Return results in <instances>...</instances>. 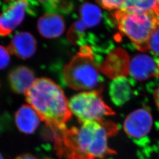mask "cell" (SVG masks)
<instances>
[{
    "label": "cell",
    "mask_w": 159,
    "mask_h": 159,
    "mask_svg": "<svg viewBox=\"0 0 159 159\" xmlns=\"http://www.w3.org/2000/svg\"><path fill=\"white\" fill-rule=\"evenodd\" d=\"M119 131L117 125L104 121H89L79 128L73 127L52 133L58 156L67 159H102L116 154L109 148L108 139Z\"/></svg>",
    "instance_id": "cell-1"
},
{
    "label": "cell",
    "mask_w": 159,
    "mask_h": 159,
    "mask_svg": "<svg viewBox=\"0 0 159 159\" xmlns=\"http://www.w3.org/2000/svg\"><path fill=\"white\" fill-rule=\"evenodd\" d=\"M27 102L52 130L66 129L71 117L68 102L63 90L51 80L40 78L25 94Z\"/></svg>",
    "instance_id": "cell-2"
},
{
    "label": "cell",
    "mask_w": 159,
    "mask_h": 159,
    "mask_svg": "<svg viewBox=\"0 0 159 159\" xmlns=\"http://www.w3.org/2000/svg\"><path fill=\"white\" fill-rule=\"evenodd\" d=\"M120 31L127 36L140 51L148 50V41L159 27V17L153 13L137 14L121 10L115 12Z\"/></svg>",
    "instance_id": "cell-3"
},
{
    "label": "cell",
    "mask_w": 159,
    "mask_h": 159,
    "mask_svg": "<svg viewBox=\"0 0 159 159\" xmlns=\"http://www.w3.org/2000/svg\"><path fill=\"white\" fill-rule=\"evenodd\" d=\"M66 84L76 90H93L100 82L98 68L89 47H83L67 64L63 70Z\"/></svg>",
    "instance_id": "cell-4"
},
{
    "label": "cell",
    "mask_w": 159,
    "mask_h": 159,
    "mask_svg": "<svg viewBox=\"0 0 159 159\" xmlns=\"http://www.w3.org/2000/svg\"><path fill=\"white\" fill-rule=\"evenodd\" d=\"M102 90L82 92L71 98L69 108L80 122L101 121L108 116L114 114L113 110L103 101Z\"/></svg>",
    "instance_id": "cell-5"
},
{
    "label": "cell",
    "mask_w": 159,
    "mask_h": 159,
    "mask_svg": "<svg viewBox=\"0 0 159 159\" xmlns=\"http://www.w3.org/2000/svg\"><path fill=\"white\" fill-rule=\"evenodd\" d=\"M152 124L153 119L150 112L146 108H139L127 117L124 129L126 134L138 144L147 137Z\"/></svg>",
    "instance_id": "cell-6"
},
{
    "label": "cell",
    "mask_w": 159,
    "mask_h": 159,
    "mask_svg": "<svg viewBox=\"0 0 159 159\" xmlns=\"http://www.w3.org/2000/svg\"><path fill=\"white\" fill-rule=\"evenodd\" d=\"M30 2L16 1L8 2V4L0 14V35L6 36L23 22L26 12L30 9Z\"/></svg>",
    "instance_id": "cell-7"
},
{
    "label": "cell",
    "mask_w": 159,
    "mask_h": 159,
    "mask_svg": "<svg viewBox=\"0 0 159 159\" xmlns=\"http://www.w3.org/2000/svg\"><path fill=\"white\" fill-rule=\"evenodd\" d=\"M129 73L133 79L138 81L159 76L157 63L145 54H139L132 58L129 64Z\"/></svg>",
    "instance_id": "cell-8"
},
{
    "label": "cell",
    "mask_w": 159,
    "mask_h": 159,
    "mask_svg": "<svg viewBox=\"0 0 159 159\" xmlns=\"http://www.w3.org/2000/svg\"><path fill=\"white\" fill-rule=\"evenodd\" d=\"M129 58L125 51L117 48L108 56L102 66V71L113 79L125 77L129 72Z\"/></svg>",
    "instance_id": "cell-9"
},
{
    "label": "cell",
    "mask_w": 159,
    "mask_h": 159,
    "mask_svg": "<svg viewBox=\"0 0 159 159\" xmlns=\"http://www.w3.org/2000/svg\"><path fill=\"white\" fill-rule=\"evenodd\" d=\"M36 48L37 42L33 35L28 32H20L14 36L8 50L17 57L27 59L34 55Z\"/></svg>",
    "instance_id": "cell-10"
},
{
    "label": "cell",
    "mask_w": 159,
    "mask_h": 159,
    "mask_svg": "<svg viewBox=\"0 0 159 159\" xmlns=\"http://www.w3.org/2000/svg\"><path fill=\"white\" fill-rule=\"evenodd\" d=\"M37 28L43 37L54 39L64 33L65 23L60 16L50 12L40 17L37 23Z\"/></svg>",
    "instance_id": "cell-11"
},
{
    "label": "cell",
    "mask_w": 159,
    "mask_h": 159,
    "mask_svg": "<svg viewBox=\"0 0 159 159\" xmlns=\"http://www.w3.org/2000/svg\"><path fill=\"white\" fill-rule=\"evenodd\" d=\"M34 73L25 66L14 68L8 75V81L13 91L19 94H26L35 81Z\"/></svg>",
    "instance_id": "cell-12"
},
{
    "label": "cell",
    "mask_w": 159,
    "mask_h": 159,
    "mask_svg": "<svg viewBox=\"0 0 159 159\" xmlns=\"http://www.w3.org/2000/svg\"><path fill=\"white\" fill-rule=\"evenodd\" d=\"M40 120L39 114L29 105L21 106L15 115V121L18 129L25 134L34 133L40 125Z\"/></svg>",
    "instance_id": "cell-13"
},
{
    "label": "cell",
    "mask_w": 159,
    "mask_h": 159,
    "mask_svg": "<svg viewBox=\"0 0 159 159\" xmlns=\"http://www.w3.org/2000/svg\"><path fill=\"white\" fill-rule=\"evenodd\" d=\"M109 93L114 104L121 106L130 99L133 91L128 79L125 77H120L110 83Z\"/></svg>",
    "instance_id": "cell-14"
},
{
    "label": "cell",
    "mask_w": 159,
    "mask_h": 159,
    "mask_svg": "<svg viewBox=\"0 0 159 159\" xmlns=\"http://www.w3.org/2000/svg\"><path fill=\"white\" fill-rule=\"evenodd\" d=\"M121 10L137 14L153 13L159 17V1H125Z\"/></svg>",
    "instance_id": "cell-15"
},
{
    "label": "cell",
    "mask_w": 159,
    "mask_h": 159,
    "mask_svg": "<svg viewBox=\"0 0 159 159\" xmlns=\"http://www.w3.org/2000/svg\"><path fill=\"white\" fill-rule=\"evenodd\" d=\"M81 21L87 28L96 27L100 23L102 18V12L98 6L85 2L80 8Z\"/></svg>",
    "instance_id": "cell-16"
},
{
    "label": "cell",
    "mask_w": 159,
    "mask_h": 159,
    "mask_svg": "<svg viewBox=\"0 0 159 159\" xmlns=\"http://www.w3.org/2000/svg\"><path fill=\"white\" fill-rule=\"evenodd\" d=\"M43 3L44 8L48 11L68 12L72 9V4L67 1H46L41 2Z\"/></svg>",
    "instance_id": "cell-17"
},
{
    "label": "cell",
    "mask_w": 159,
    "mask_h": 159,
    "mask_svg": "<svg viewBox=\"0 0 159 159\" xmlns=\"http://www.w3.org/2000/svg\"><path fill=\"white\" fill-rule=\"evenodd\" d=\"M85 27L81 21H77L73 24L69 30L68 38L73 43H79L83 40Z\"/></svg>",
    "instance_id": "cell-18"
},
{
    "label": "cell",
    "mask_w": 159,
    "mask_h": 159,
    "mask_svg": "<svg viewBox=\"0 0 159 159\" xmlns=\"http://www.w3.org/2000/svg\"><path fill=\"white\" fill-rule=\"evenodd\" d=\"M125 1H109V0H102L97 1V2L104 9L108 10H113L119 9L121 10Z\"/></svg>",
    "instance_id": "cell-19"
},
{
    "label": "cell",
    "mask_w": 159,
    "mask_h": 159,
    "mask_svg": "<svg viewBox=\"0 0 159 159\" xmlns=\"http://www.w3.org/2000/svg\"><path fill=\"white\" fill-rule=\"evenodd\" d=\"M148 50L159 56V27L151 35L148 41Z\"/></svg>",
    "instance_id": "cell-20"
},
{
    "label": "cell",
    "mask_w": 159,
    "mask_h": 159,
    "mask_svg": "<svg viewBox=\"0 0 159 159\" xmlns=\"http://www.w3.org/2000/svg\"><path fill=\"white\" fill-rule=\"evenodd\" d=\"M10 63V52L7 48L0 46V70L6 68Z\"/></svg>",
    "instance_id": "cell-21"
},
{
    "label": "cell",
    "mask_w": 159,
    "mask_h": 159,
    "mask_svg": "<svg viewBox=\"0 0 159 159\" xmlns=\"http://www.w3.org/2000/svg\"><path fill=\"white\" fill-rule=\"evenodd\" d=\"M16 159H39L35 157L33 155L30 154H24L23 155H21L18 157H17Z\"/></svg>",
    "instance_id": "cell-22"
},
{
    "label": "cell",
    "mask_w": 159,
    "mask_h": 159,
    "mask_svg": "<svg viewBox=\"0 0 159 159\" xmlns=\"http://www.w3.org/2000/svg\"><path fill=\"white\" fill-rule=\"evenodd\" d=\"M154 101L156 104L157 108L159 109V87L154 92Z\"/></svg>",
    "instance_id": "cell-23"
},
{
    "label": "cell",
    "mask_w": 159,
    "mask_h": 159,
    "mask_svg": "<svg viewBox=\"0 0 159 159\" xmlns=\"http://www.w3.org/2000/svg\"><path fill=\"white\" fill-rule=\"evenodd\" d=\"M157 67H158V69H159V59L158 60V61H157Z\"/></svg>",
    "instance_id": "cell-24"
},
{
    "label": "cell",
    "mask_w": 159,
    "mask_h": 159,
    "mask_svg": "<svg viewBox=\"0 0 159 159\" xmlns=\"http://www.w3.org/2000/svg\"><path fill=\"white\" fill-rule=\"evenodd\" d=\"M0 159H4L1 154H0Z\"/></svg>",
    "instance_id": "cell-25"
}]
</instances>
